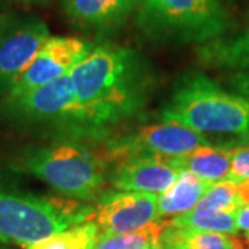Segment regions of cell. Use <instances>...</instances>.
<instances>
[{
  "mask_svg": "<svg viewBox=\"0 0 249 249\" xmlns=\"http://www.w3.org/2000/svg\"><path fill=\"white\" fill-rule=\"evenodd\" d=\"M202 145H209V140L204 134L176 122L163 121L160 124L142 126L133 137L114 144L107 154L109 162H116L136 152L176 158L190 154Z\"/></svg>",
  "mask_w": 249,
  "mask_h": 249,
  "instance_id": "cell-8",
  "label": "cell"
},
{
  "mask_svg": "<svg viewBox=\"0 0 249 249\" xmlns=\"http://www.w3.org/2000/svg\"><path fill=\"white\" fill-rule=\"evenodd\" d=\"M0 1H1V0H0Z\"/></svg>",
  "mask_w": 249,
  "mask_h": 249,
  "instance_id": "cell-30",
  "label": "cell"
},
{
  "mask_svg": "<svg viewBox=\"0 0 249 249\" xmlns=\"http://www.w3.org/2000/svg\"><path fill=\"white\" fill-rule=\"evenodd\" d=\"M232 160V148L202 145L190 154L170 158V162L181 170H188L193 175L214 184L230 176Z\"/></svg>",
  "mask_w": 249,
  "mask_h": 249,
  "instance_id": "cell-13",
  "label": "cell"
},
{
  "mask_svg": "<svg viewBox=\"0 0 249 249\" xmlns=\"http://www.w3.org/2000/svg\"><path fill=\"white\" fill-rule=\"evenodd\" d=\"M209 186V183L191 172L181 170L173 186L158 196V219H173L193 211Z\"/></svg>",
  "mask_w": 249,
  "mask_h": 249,
  "instance_id": "cell-15",
  "label": "cell"
},
{
  "mask_svg": "<svg viewBox=\"0 0 249 249\" xmlns=\"http://www.w3.org/2000/svg\"><path fill=\"white\" fill-rule=\"evenodd\" d=\"M235 222L238 231H249V205H241L235 212Z\"/></svg>",
  "mask_w": 249,
  "mask_h": 249,
  "instance_id": "cell-23",
  "label": "cell"
},
{
  "mask_svg": "<svg viewBox=\"0 0 249 249\" xmlns=\"http://www.w3.org/2000/svg\"><path fill=\"white\" fill-rule=\"evenodd\" d=\"M91 209L73 199L22 196L0 190V241L28 247L89 220Z\"/></svg>",
  "mask_w": 249,
  "mask_h": 249,
  "instance_id": "cell-5",
  "label": "cell"
},
{
  "mask_svg": "<svg viewBox=\"0 0 249 249\" xmlns=\"http://www.w3.org/2000/svg\"><path fill=\"white\" fill-rule=\"evenodd\" d=\"M238 196L242 205H249V178H245L238 183Z\"/></svg>",
  "mask_w": 249,
  "mask_h": 249,
  "instance_id": "cell-24",
  "label": "cell"
},
{
  "mask_svg": "<svg viewBox=\"0 0 249 249\" xmlns=\"http://www.w3.org/2000/svg\"><path fill=\"white\" fill-rule=\"evenodd\" d=\"M229 178L235 183L249 178V142L232 148L231 169Z\"/></svg>",
  "mask_w": 249,
  "mask_h": 249,
  "instance_id": "cell-21",
  "label": "cell"
},
{
  "mask_svg": "<svg viewBox=\"0 0 249 249\" xmlns=\"http://www.w3.org/2000/svg\"><path fill=\"white\" fill-rule=\"evenodd\" d=\"M181 169L170 158L136 152L116 160L109 181L119 191H139L160 196L173 186Z\"/></svg>",
  "mask_w": 249,
  "mask_h": 249,
  "instance_id": "cell-11",
  "label": "cell"
},
{
  "mask_svg": "<svg viewBox=\"0 0 249 249\" xmlns=\"http://www.w3.org/2000/svg\"><path fill=\"white\" fill-rule=\"evenodd\" d=\"M97 237V224L86 223L64 231L55 232L45 240L28 245L24 249H83L96 244Z\"/></svg>",
  "mask_w": 249,
  "mask_h": 249,
  "instance_id": "cell-19",
  "label": "cell"
},
{
  "mask_svg": "<svg viewBox=\"0 0 249 249\" xmlns=\"http://www.w3.org/2000/svg\"><path fill=\"white\" fill-rule=\"evenodd\" d=\"M199 58L216 68L244 71L249 70V22L240 34L222 36L212 42L201 45Z\"/></svg>",
  "mask_w": 249,
  "mask_h": 249,
  "instance_id": "cell-14",
  "label": "cell"
},
{
  "mask_svg": "<svg viewBox=\"0 0 249 249\" xmlns=\"http://www.w3.org/2000/svg\"><path fill=\"white\" fill-rule=\"evenodd\" d=\"M25 1H31V3H42V1H46V0H25Z\"/></svg>",
  "mask_w": 249,
  "mask_h": 249,
  "instance_id": "cell-27",
  "label": "cell"
},
{
  "mask_svg": "<svg viewBox=\"0 0 249 249\" xmlns=\"http://www.w3.org/2000/svg\"><path fill=\"white\" fill-rule=\"evenodd\" d=\"M6 109L21 121L57 124L71 130L75 112V93L70 73L39 89L6 97Z\"/></svg>",
  "mask_w": 249,
  "mask_h": 249,
  "instance_id": "cell-9",
  "label": "cell"
},
{
  "mask_svg": "<svg viewBox=\"0 0 249 249\" xmlns=\"http://www.w3.org/2000/svg\"><path fill=\"white\" fill-rule=\"evenodd\" d=\"M94 248V244L93 245H89V247H86V248H83V249H93Z\"/></svg>",
  "mask_w": 249,
  "mask_h": 249,
  "instance_id": "cell-28",
  "label": "cell"
},
{
  "mask_svg": "<svg viewBox=\"0 0 249 249\" xmlns=\"http://www.w3.org/2000/svg\"><path fill=\"white\" fill-rule=\"evenodd\" d=\"M136 10L139 29L155 42L205 45L231 27L220 0H139Z\"/></svg>",
  "mask_w": 249,
  "mask_h": 249,
  "instance_id": "cell-3",
  "label": "cell"
},
{
  "mask_svg": "<svg viewBox=\"0 0 249 249\" xmlns=\"http://www.w3.org/2000/svg\"><path fill=\"white\" fill-rule=\"evenodd\" d=\"M50 37L40 18L6 19L0 31V91L9 93Z\"/></svg>",
  "mask_w": 249,
  "mask_h": 249,
  "instance_id": "cell-6",
  "label": "cell"
},
{
  "mask_svg": "<svg viewBox=\"0 0 249 249\" xmlns=\"http://www.w3.org/2000/svg\"><path fill=\"white\" fill-rule=\"evenodd\" d=\"M94 47L91 43L73 36H52L36 55L6 97H14L39 89L68 75Z\"/></svg>",
  "mask_w": 249,
  "mask_h": 249,
  "instance_id": "cell-7",
  "label": "cell"
},
{
  "mask_svg": "<svg viewBox=\"0 0 249 249\" xmlns=\"http://www.w3.org/2000/svg\"><path fill=\"white\" fill-rule=\"evenodd\" d=\"M244 241H245V245H247V249H249V231L245 232V238H244Z\"/></svg>",
  "mask_w": 249,
  "mask_h": 249,
  "instance_id": "cell-25",
  "label": "cell"
},
{
  "mask_svg": "<svg viewBox=\"0 0 249 249\" xmlns=\"http://www.w3.org/2000/svg\"><path fill=\"white\" fill-rule=\"evenodd\" d=\"M229 85L234 93L249 98V70L232 72L229 78Z\"/></svg>",
  "mask_w": 249,
  "mask_h": 249,
  "instance_id": "cell-22",
  "label": "cell"
},
{
  "mask_svg": "<svg viewBox=\"0 0 249 249\" xmlns=\"http://www.w3.org/2000/svg\"><path fill=\"white\" fill-rule=\"evenodd\" d=\"M139 0H62L64 13L82 31L107 35L121 28Z\"/></svg>",
  "mask_w": 249,
  "mask_h": 249,
  "instance_id": "cell-12",
  "label": "cell"
},
{
  "mask_svg": "<svg viewBox=\"0 0 249 249\" xmlns=\"http://www.w3.org/2000/svg\"><path fill=\"white\" fill-rule=\"evenodd\" d=\"M165 226L187 227V229H194V230H201V231L220 232V234H238L235 213H231V212L208 213V212H198L193 209L187 213L166 220Z\"/></svg>",
  "mask_w": 249,
  "mask_h": 249,
  "instance_id": "cell-18",
  "label": "cell"
},
{
  "mask_svg": "<svg viewBox=\"0 0 249 249\" xmlns=\"http://www.w3.org/2000/svg\"><path fill=\"white\" fill-rule=\"evenodd\" d=\"M162 118L204 136H232L249 142V98L222 89L205 75L181 80L162 109Z\"/></svg>",
  "mask_w": 249,
  "mask_h": 249,
  "instance_id": "cell-2",
  "label": "cell"
},
{
  "mask_svg": "<svg viewBox=\"0 0 249 249\" xmlns=\"http://www.w3.org/2000/svg\"><path fill=\"white\" fill-rule=\"evenodd\" d=\"M165 229V223L152 222L127 234L118 235H100L93 249H154L160 247V234Z\"/></svg>",
  "mask_w": 249,
  "mask_h": 249,
  "instance_id": "cell-17",
  "label": "cell"
},
{
  "mask_svg": "<svg viewBox=\"0 0 249 249\" xmlns=\"http://www.w3.org/2000/svg\"><path fill=\"white\" fill-rule=\"evenodd\" d=\"M162 249H247L237 234L201 231L187 227L165 226L160 238Z\"/></svg>",
  "mask_w": 249,
  "mask_h": 249,
  "instance_id": "cell-16",
  "label": "cell"
},
{
  "mask_svg": "<svg viewBox=\"0 0 249 249\" xmlns=\"http://www.w3.org/2000/svg\"><path fill=\"white\" fill-rule=\"evenodd\" d=\"M158 219V196L151 193L121 191L101 198L96 214L100 235L137 231Z\"/></svg>",
  "mask_w": 249,
  "mask_h": 249,
  "instance_id": "cell-10",
  "label": "cell"
},
{
  "mask_svg": "<svg viewBox=\"0 0 249 249\" xmlns=\"http://www.w3.org/2000/svg\"><path fill=\"white\" fill-rule=\"evenodd\" d=\"M75 93L71 130L100 136L136 115L145 104L150 75L139 54L100 46L70 72Z\"/></svg>",
  "mask_w": 249,
  "mask_h": 249,
  "instance_id": "cell-1",
  "label": "cell"
},
{
  "mask_svg": "<svg viewBox=\"0 0 249 249\" xmlns=\"http://www.w3.org/2000/svg\"><path fill=\"white\" fill-rule=\"evenodd\" d=\"M242 202L238 196V183L234 180H223L219 183L211 184L206 190L201 201L196 204L194 211L219 213V212H231L235 213Z\"/></svg>",
  "mask_w": 249,
  "mask_h": 249,
  "instance_id": "cell-20",
  "label": "cell"
},
{
  "mask_svg": "<svg viewBox=\"0 0 249 249\" xmlns=\"http://www.w3.org/2000/svg\"><path fill=\"white\" fill-rule=\"evenodd\" d=\"M107 154L78 144H54L28 150L19 165L70 199H90L106 183Z\"/></svg>",
  "mask_w": 249,
  "mask_h": 249,
  "instance_id": "cell-4",
  "label": "cell"
},
{
  "mask_svg": "<svg viewBox=\"0 0 249 249\" xmlns=\"http://www.w3.org/2000/svg\"><path fill=\"white\" fill-rule=\"evenodd\" d=\"M154 249H162V248H160V247H157V248H154Z\"/></svg>",
  "mask_w": 249,
  "mask_h": 249,
  "instance_id": "cell-29",
  "label": "cell"
},
{
  "mask_svg": "<svg viewBox=\"0 0 249 249\" xmlns=\"http://www.w3.org/2000/svg\"><path fill=\"white\" fill-rule=\"evenodd\" d=\"M6 19H7V17H3V16H0V31H1V28H3V25H4Z\"/></svg>",
  "mask_w": 249,
  "mask_h": 249,
  "instance_id": "cell-26",
  "label": "cell"
}]
</instances>
